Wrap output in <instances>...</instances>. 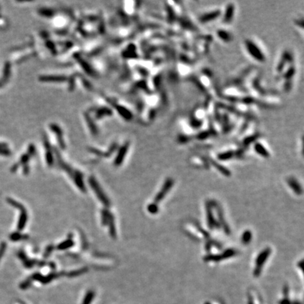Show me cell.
I'll list each match as a JSON object with an SVG mask.
<instances>
[{
    "mask_svg": "<svg viewBox=\"0 0 304 304\" xmlns=\"http://www.w3.org/2000/svg\"><path fill=\"white\" fill-rule=\"evenodd\" d=\"M244 49L248 56L258 63H265L266 55L263 48L252 38H247L244 42Z\"/></svg>",
    "mask_w": 304,
    "mask_h": 304,
    "instance_id": "obj_1",
    "label": "cell"
},
{
    "mask_svg": "<svg viewBox=\"0 0 304 304\" xmlns=\"http://www.w3.org/2000/svg\"><path fill=\"white\" fill-rule=\"evenodd\" d=\"M270 253V248H266L265 250L262 251V252L260 253V255H258L256 261V265L255 268L256 275L260 274V272L261 271V269L263 267V265L267 260V258H268Z\"/></svg>",
    "mask_w": 304,
    "mask_h": 304,
    "instance_id": "obj_2",
    "label": "cell"
},
{
    "mask_svg": "<svg viewBox=\"0 0 304 304\" xmlns=\"http://www.w3.org/2000/svg\"><path fill=\"white\" fill-rule=\"evenodd\" d=\"M220 15H221V10H217V9L211 10L201 14L198 20L202 23H208L210 21L215 20Z\"/></svg>",
    "mask_w": 304,
    "mask_h": 304,
    "instance_id": "obj_3",
    "label": "cell"
},
{
    "mask_svg": "<svg viewBox=\"0 0 304 304\" xmlns=\"http://www.w3.org/2000/svg\"><path fill=\"white\" fill-rule=\"evenodd\" d=\"M234 11H235V6L233 3H229L226 6V9H225L223 17H222V21L225 24L230 23L234 19Z\"/></svg>",
    "mask_w": 304,
    "mask_h": 304,
    "instance_id": "obj_4",
    "label": "cell"
},
{
    "mask_svg": "<svg viewBox=\"0 0 304 304\" xmlns=\"http://www.w3.org/2000/svg\"><path fill=\"white\" fill-rule=\"evenodd\" d=\"M216 35L220 40L225 43H229L233 40V35L229 31L225 29H219L217 30Z\"/></svg>",
    "mask_w": 304,
    "mask_h": 304,
    "instance_id": "obj_5",
    "label": "cell"
},
{
    "mask_svg": "<svg viewBox=\"0 0 304 304\" xmlns=\"http://www.w3.org/2000/svg\"><path fill=\"white\" fill-rule=\"evenodd\" d=\"M173 184V179H171V178L167 179L166 183H165V185H164V187L162 188V190H161V191H160V192L159 193V194H157L156 197V199H155L156 202H160V201H161L162 198H164V196L166 195V193L167 192V191H168L171 188Z\"/></svg>",
    "mask_w": 304,
    "mask_h": 304,
    "instance_id": "obj_6",
    "label": "cell"
},
{
    "mask_svg": "<svg viewBox=\"0 0 304 304\" xmlns=\"http://www.w3.org/2000/svg\"><path fill=\"white\" fill-rule=\"evenodd\" d=\"M255 151L258 154H259L262 156L264 157H267L269 156V153L267 152V150L265 149L262 144L260 143H257L255 145Z\"/></svg>",
    "mask_w": 304,
    "mask_h": 304,
    "instance_id": "obj_7",
    "label": "cell"
},
{
    "mask_svg": "<svg viewBox=\"0 0 304 304\" xmlns=\"http://www.w3.org/2000/svg\"><path fill=\"white\" fill-rule=\"evenodd\" d=\"M94 297V292L93 291H89L85 296V298L82 304H90Z\"/></svg>",
    "mask_w": 304,
    "mask_h": 304,
    "instance_id": "obj_8",
    "label": "cell"
},
{
    "mask_svg": "<svg viewBox=\"0 0 304 304\" xmlns=\"http://www.w3.org/2000/svg\"><path fill=\"white\" fill-rule=\"evenodd\" d=\"M251 239V233H250L249 231L245 232V233H244L243 237H242L243 243H244V244L249 243Z\"/></svg>",
    "mask_w": 304,
    "mask_h": 304,
    "instance_id": "obj_9",
    "label": "cell"
}]
</instances>
